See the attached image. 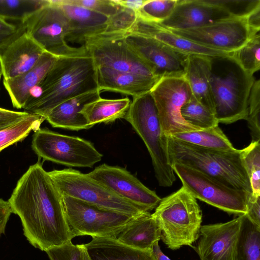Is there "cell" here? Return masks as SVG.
<instances>
[{
    "label": "cell",
    "mask_w": 260,
    "mask_h": 260,
    "mask_svg": "<svg viewBox=\"0 0 260 260\" xmlns=\"http://www.w3.org/2000/svg\"><path fill=\"white\" fill-rule=\"evenodd\" d=\"M21 221L23 234L35 248L47 249L72 241L61 196L40 161L18 180L8 201Z\"/></svg>",
    "instance_id": "obj_1"
},
{
    "label": "cell",
    "mask_w": 260,
    "mask_h": 260,
    "mask_svg": "<svg viewBox=\"0 0 260 260\" xmlns=\"http://www.w3.org/2000/svg\"><path fill=\"white\" fill-rule=\"evenodd\" d=\"M98 89L96 67L82 45L58 56L55 62L32 90L36 93L23 109L44 118L54 107L77 95Z\"/></svg>",
    "instance_id": "obj_2"
},
{
    "label": "cell",
    "mask_w": 260,
    "mask_h": 260,
    "mask_svg": "<svg viewBox=\"0 0 260 260\" xmlns=\"http://www.w3.org/2000/svg\"><path fill=\"white\" fill-rule=\"evenodd\" d=\"M171 165H182L219 180L232 188L251 194L248 177L243 166L241 149L205 148L167 136Z\"/></svg>",
    "instance_id": "obj_3"
},
{
    "label": "cell",
    "mask_w": 260,
    "mask_h": 260,
    "mask_svg": "<svg viewBox=\"0 0 260 260\" xmlns=\"http://www.w3.org/2000/svg\"><path fill=\"white\" fill-rule=\"evenodd\" d=\"M160 239L172 250L192 246L200 236L202 212L197 199L184 186L161 199L152 214Z\"/></svg>",
    "instance_id": "obj_4"
},
{
    "label": "cell",
    "mask_w": 260,
    "mask_h": 260,
    "mask_svg": "<svg viewBox=\"0 0 260 260\" xmlns=\"http://www.w3.org/2000/svg\"><path fill=\"white\" fill-rule=\"evenodd\" d=\"M124 118L146 145L158 184L162 187L172 186L176 177L169 159L167 136L163 132L151 92L133 97Z\"/></svg>",
    "instance_id": "obj_5"
},
{
    "label": "cell",
    "mask_w": 260,
    "mask_h": 260,
    "mask_svg": "<svg viewBox=\"0 0 260 260\" xmlns=\"http://www.w3.org/2000/svg\"><path fill=\"white\" fill-rule=\"evenodd\" d=\"M224 63L219 72L211 63L210 82L215 116L219 123L230 124L246 119L248 98L255 79L231 55L224 57Z\"/></svg>",
    "instance_id": "obj_6"
},
{
    "label": "cell",
    "mask_w": 260,
    "mask_h": 260,
    "mask_svg": "<svg viewBox=\"0 0 260 260\" xmlns=\"http://www.w3.org/2000/svg\"><path fill=\"white\" fill-rule=\"evenodd\" d=\"M48 174L61 195L131 217L147 212L118 196L87 174L71 168L54 170L48 172Z\"/></svg>",
    "instance_id": "obj_7"
},
{
    "label": "cell",
    "mask_w": 260,
    "mask_h": 260,
    "mask_svg": "<svg viewBox=\"0 0 260 260\" xmlns=\"http://www.w3.org/2000/svg\"><path fill=\"white\" fill-rule=\"evenodd\" d=\"M31 148L44 160L70 167L92 168L103 157L90 141L47 128L34 132Z\"/></svg>",
    "instance_id": "obj_8"
},
{
    "label": "cell",
    "mask_w": 260,
    "mask_h": 260,
    "mask_svg": "<svg viewBox=\"0 0 260 260\" xmlns=\"http://www.w3.org/2000/svg\"><path fill=\"white\" fill-rule=\"evenodd\" d=\"M172 168L182 186L199 199L230 214L240 216L247 212V202L251 194L235 189L196 170L174 163Z\"/></svg>",
    "instance_id": "obj_9"
},
{
    "label": "cell",
    "mask_w": 260,
    "mask_h": 260,
    "mask_svg": "<svg viewBox=\"0 0 260 260\" xmlns=\"http://www.w3.org/2000/svg\"><path fill=\"white\" fill-rule=\"evenodd\" d=\"M127 34L105 32L89 38L83 46L96 67L160 79L127 44Z\"/></svg>",
    "instance_id": "obj_10"
},
{
    "label": "cell",
    "mask_w": 260,
    "mask_h": 260,
    "mask_svg": "<svg viewBox=\"0 0 260 260\" xmlns=\"http://www.w3.org/2000/svg\"><path fill=\"white\" fill-rule=\"evenodd\" d=\"M61 196L66 220L74 237H108L134 217Z\"/></svg>",
    "instance_id": "obj_11"
},
{
    "label": "cell",
    "mask_w": 260,
    "mask_h": 260,
    "mask_svg": "<svg viewBox=\"0 0 260 260\" xmlns=\"http://www.w3.org/2000/svg\"><path fill=\"white\" fill-rule=\"evenodd\" d=\"M25 32L45 51L57 56L69 53L77 47L68 45L69 20L54 0L31 15L23 23Z\"/></svg>",
    "instance_id": "obj_12"
},
{
    "label": "cell",
    "mask_w": 260,
    "mask_h": 260,
    "mask_svg": "<svg viewBox=\"0 0 260 260\" xmlns=\"http://www.w3.org/2000/svg\"><path fill=\"white\" fill-rule=\"evenodd\" d=\"M150 92L163 132L167 136L201 130L186 122L181 114L182 107L192 96L184 76L162 78Z\"/></svg>",
    "instance_id": "obj_13"
},
{
    "label": "cell",
    "mask_w": 260,
    "mask_h": 260,
    "mask_svg": "<svg viewBox=\"0 0 260 260\" xmlns=\"http://www.w3.org/2000/svg\"><path fill=\"white\" fill-rule=\"evenodd\" d=\"M169 29L194 43L229 53L254 36L248 26L246 17H231L193 28Z\"/></svg>",
    "instance_id": "obj_14"
},
{
    "label": "cell",
    "mask_w": 260,
    "mask_h": 260,
    "mask_svg": "<svg viewBox=\"0 0 260 260\" xmlns=\"http://www.w3.org/2000/svg\"><path fill=\"white\" fill-rule=\"evenodd\" d=\"M125 40L131 48L160 79L184 76L188 55L152 38L128 34Z\"/></svg>",
    "instance_id": "obj_15"
},
{
    "label": "cell",
    "mask_w": 260,
    "mask_h": 260,
    "mask_svg": "<svg viewBox=\"0 0 260 260\" xmlns=\"http://www.w3.org/2000/svg\"><path fill=\"white\" fill-rule=\"evenodd\" d=\"M123 199L146 211L155 208L161 199L125 168L103 164L87 173Z\"/></svg>",
    "instance_id": "obj_16"
},
{
    "label": "cell",
    "mask_w": 260,
    "mask_h": 260,
    "mask_svg": "<svg viewBox=\"0 0 260 260\" xmlns=\"http://www.w3.org/2000/svg\"><path fill=\"white\" fill-rule=\"evenodd\" d=\"M241 216L220 223L201 225L196 249L200 260H235Z\"/></svg>",
    "instance_id": "obj_17"
},
{
    "label": "cell",
    "mask_w": 260,
    "mask_h": 260,
    "mask_svg": "<svg viewBox=\"0 0 260 260\" xmlns=\"http://www.w3.org/2000/svg\"><path fill=\"white\" fill-rule=\"evenodd\" d=\"M233 17L236 16L214 0H177L171 15L159 24L168 29H185Z\"/></svg>",
    "instance_id": "obj_18"
},
{
    "label": "cell",
    "mask_w": 260,
    "mask_h": 260,
    "mask_svg": "<svg viewBox=\"0 0 260 260\" xmlns=\"http://www.w3.org/2000/svg\"><path fill=\"white\" fill-rule=\"evenodd\" d=\"M45 51L25 32L0 49L3 80L13 78L31 69Z\"/></svg>",
    "instance_id": "obj_19"
},
{
    "label": "cell",
    "mask_w": 260,
    "mask_h": 260,
    "mask_svg": "<svg viewBox=\"0 0 260 260\" xmlns=\"http://www.w3.org/2000/svg\"><path fill=\"white\" fill-rule=\"evenodd\" d=\"M128 34H137L152 37L181 53L210 58L230 56L226 53L194 43L175 34L159 23L146 21L137 17Z\"/></svg>",
    "instance_id": "obj_20"
},
{
    "label": "cell",
    "mask_w": 260,
    "mask_h": 260,
    "mask_svg": "<svg viewBox=\"0 0 260 260\" xmlns=\"http://www.w3.org/2000/svg\"><path fill=\"white\" fill-rule=\"evenodd\" d=\"M54 2L60 6L69 20L67 40L82 46L89 38L106 31L108 17L82 7L64 3L62 0Z\"/></svg>",
    "instance_id": "obj_21"
},
{
    "label": "cell",
    "mask_w": 260,
    "mask_h": 260,
    "mask_svg": "<svg viewBox=\"0 0 260 260\" xmlns=\"http://www.w3.org/2000/svg\"><path fill=\"white\" fill-rule=\"evenodd\" d=\"M160 237L161 231L152 214L145 212L134 217L108 238L135 249L152 251Z\"/></svg>",
    "instance_id": "obj_22"
},
{
    "label": "cell",
    "mask_w": 260,
    "mask_h": 260,
    "mask_svg": "<svg viewBox=\"0 0 260 260\" xmlns=\"http://www.w3.org/2000/svg\"><path fill=\"white\" fill-rule=\"evenodd\" d=\"M96 67L98 89L101 92L113 91L135 97L150 91L160 80L102 66Z\"/></svg>",
    "instance_id": "obj_23"
},
{
    "label": "cell",
    "mask_w": 260,
    "mask_h": 260,
    "mask_svg": "<svg viewBox=\"0 0 260 260\" xmlns=\"http://www.w3.org/2000/svg\"><path fill=\"white\" fill-rule=\"evenodd\" d=\"M58 56L45 51L29 70L17 77L3 80L13 107L23 108L35 89L51 68Z\"/></svg>",
    "instance_id": "obj_24"
},
{
    "label": "cell",
    "mask_w": 260,
    "mask_h": 260,
    "mask_svg": "<svg viewBox=\"0 0 260 260\" xmlns=\"http://www.w3.org/2000/svg\"><path fill=\"white\" fill-rule=\"evenodd\" d=\"M98 90L90 91L70 98L54 107L45 116L53 127L72 131L88 129V124L81 113L84 106L101 97Z\"/></svg>",
    "instance_id": "obj_25"
},
{
    "label": "cell",
    "mask_w": 260,
    "mask_h": 260,
    "mask_svg": "<svg viewBox=\"0 0 260 260\" xmlns=\"http://www.w3.org/2000/svg\"><path fill=\"white\" fill-rule=\"evenodd\" d=\"M211 58L200 55H188L184 77L192 96L214 114L210 82Z\"/></svg>",
    "instance_id": "obj_26"
},
{
    "label": "cell",
    "mask_w": 260,
    "mask_h": 260,
    "mask_svg": "<svg viewBox=\"0 0 260 260\" xmlns=\"http://www.w3.org/2000/svg\"><path fill=\"white\" fill-rule=\"evenodd\" d=\"M84 244L92 260H156L152 251L135 249L108 237H92Z\"/></svg>",
    "instance_id": "obj_27"
},
{
    "label": "cell",
    "mask_w": 260,
    "mask_h": 260,
    "mask_svg": "<svg viewBox=\"0 0 260 260\" xmlns=\"http://www.w3.org/2000/svg\"><path fill=\"white\" fill-rule=\"evenodd\" d=\"M131 102L128 98L106 99L100 97L85 104L81 113L92 127L98 123H108L124 118Z\"/></svg>",
    "instance_id": "obj_28"
},
{
    "label": "cell",
    "mask_w": 260,
    "mask_h": 260,
    "mask_svg": "<svg viewBox=\"0 0 260 260\" xmlns=\"http://www.w3.org/2000/svg\"><path fill=\"white\" fill-rule=\"evenodd\" d=\"M240 216L235 260H260V227L252 222L246 214Z\"/></svg>",
    "instance_id": "obj_29"
},
{
    "label": "cell",
    "mask_w": 260,
    "mask_h": 260,
    "mask_svg": "<svg viewBox=\"0 0 260 260\" xmlns=\"http://www.w3.org/2000/svg\"><path fill=\"white\" fill-rule=\"evenodd\" d=\"M170 136L180 141L207 149L229 150L235 148L218 125L177 133Z\"/></svg>",
    "instance_id": "obj_30"
},
{
    "label": "cell",
    "mask_w": 260,
    "mask_h": 260,
    "mask_svg": "<svg viewBox=\"0 0 260 260\" xmlns=\"http://www.w3.org/2000/svg\"><path fill=\"white\" fill-rule=\"evenodd\" d=\"M45 120L43 116L29 113L19 121L0 130V152L7 147L24 140L31 131L38 130Z\"/></svg>",
    "instance_id": "obj_31"
},
{
    "label": "cell",
    "mask_w": 260,
    "mask_h": 260,
    "mask_svg": "<svg viewBox=\"0 0 260 260\" xmlns=\"http://www.w3.org/2000/svg\"><path fill=\"white\" fill-rule=\"evenodd\" d=\"M49 0H0V18L23 23Z\"/></svg>",
    "instance_id": "obj_32"
},
{
    "label": "cell",
    "mask_w": 260,
    "mask_h": 260,
    "mask_svg": "<svg viewBox=\"0 0 260 260\" xmlns=\"http://www.w3.org/2000/svg\"><path fill=\"white\" fill-rule=\"evenodd\" d=\"M181 114L186 122L200 129L218 125L214 113L193 96L183 105Z\"/></svg>",
    "instance_id": "obj_33"
},
{
    "label": "cell",
    "mask_w": 260,
    "mask_h": 260,
    "mask_svg": "<svg viewBox=\"0 0 260 260\" xmlns=\"http://www.w3.org/2000/svg\"><path fill=\"white\" fill-rule=\"evenodd\" d=\"M241 159L249 178L251 196L260 197V141L241 149Z\"/></svg>",
    "instance_id": "obj_34"
},
{
    "label": "cell",
    "mask_w": 260,
    "mask_h": 260,
    "mask_svg": "<svg viewBox=\"0 0 260 260\" xmlns=\"http://www.w3.org/2000/svg\"><path fill=\"white\" fill-rule=\"evenodd\" d=\"M231 56L247 73L253 75L260 69V36H252L239 49L233 52Z\"/></svg>",
    "instance_id": "obj_35"
},
{
    "label": "cell",
    "mask_w": 260,
    "mask_h": 260,
    "mask_svg": "<svg viewBox=\"0 0 260 260\" xmlns=\"http://www.w3.org/2000/svg\"><path fill=\"white\" fill-rule=\"evenodd\" d=\"M177 0H147L137 12L138 17L143 20L160 23L172 13Z\"/></svg>",
    "instance_id": "obj_36"
},
{
    "label": "cell",
    "mask_w": 260,
    "mask_h": 260,
    "mask_svg": "<svg viewBox=\"0 0 260 260\" xmlns=\"http://www.w3.org/2000/svg\"><path fill=\"white\" fill-rule=\"evenodd\" d=\"M260 80H254L248 101L246 119L250 129L252 141H260Z\"/></svg>",
    "instance_id": "obj_37"
},
{
    "label": "cell",
    "mask_w": 260,
    "mask_h": 260,
    "mask_svg": "<svg viewBox=\"0 0 260 260\" xmlns=\"http://www.w3.org/2000/svg\"><path fill=\"white\" fill-rule=\"evenodd\" d=\"M137 13L121 8L113 15L109 17L106 32H125L128 31L137 19Z\"/></svg>",
    "instance_id": "obj_38"
},
{
    "label": "cell",
    "mask_w": 260,
    "mask_h": 260,
    "mask_svg": "<svg viewBox=\"0 0 260 260\" xmlns=\"http://www.w3.org/2000/svg\"><path fill=\"white\" fill-rule=\"evenodd\" d=\"M66 4L82 7L110 17L115 14L121 7L114 0H62Z\"/></svg>",
    "instance_id": "obj_39"
},
{
    "label": "cell",
    "mask_w": 260,
    "mask_h": 260,
    "mask_svg": "<svg viewBox=\"0 0 260 260\" xmlns=\"http://www.w3.org/2000/svg\"><path fill=\"white\" fill-rule=\"evenodd\" d=\"M50 260H83L81 245H74L70 241L45 251Z\"/></svg>",
    "instance_id": "obj_40"
},
{
    "label": "cell",
    "mask_w": 260,
    "mask_h": 260,
    "mask_svg": "<svg viewBox=\"0 0 260 260\" xmlns=\"http://www.w3.org/2000/svg\"><path fill=\"white\" fill-rule=\"evenodd\" d=\"M25 31L23 23L16 25L0 18V49Z\"/></svg>",
    "instance_id": "obj_41"
},
{
    "label": "cell",
    "mask_w": 260,
    "mask_h": 260,
    "mask_svg": "<svg viewBox=\"0 0 260 260\" xmlns=\"http://www.w3.org/2000/svg\"><path fill=\"white\" fill-rule=\"evenodd\" d=\"M246 215L254 224L260 227V197L248 196Z\"/></svg>",
    "instance_id": "obj_42"
},
{
    "label": "cell",
    "mask_w": 260,
    "mask_h": 260,
    "mask_svg": "<svg viewBox=\"0 0 260 260\" xmlns=\"http://www.w3.org/2000/svg\"><path fill=\"white\" fill-rule=\"evenodd\" d=\"M248 26L251 33L255 35L260 29V6L257 7L246 16Z\"/></svg>",
    "instance_id": "obj_43"
},
{
    "label": "cell",
    "mask_w": 260,
    "mask_h": 260,
    "mask_svg": "<svg viewBox=\"0 0 260 260\" xmlns=\"http://www.w3.org/2000/svg\"><path fill=\"white\" fill-rule=\"evenodd\" d=\"M11 213L8 201L0 198V237L5 233L6 224Z\"/></svg>",
    "instance_id": "obj_44"
},
{
    "label": "cell",
    "mask_w": 260,
    "mask_h": 260,
    "mask_svg": "<svg viewBox=\"0 0 260 260\" xmlns=\"http://www.w3.org/2000/svg\"><path fill=\"white\" fill-rule=\"evenodd\" d=\"M29 114L27 112H18L0 108V121H18Z\"/></svg>",
    "instance_id": "obj_45"
},
{
    "label": "cell",
    "mask_w": 260,
    "mask_h": 260,
    "mask_svg": "<svg viewBox=\"0 0 260 260\" xmlns=\"http://www.w3.org/2000/svg\"><path fill=\"white\" fill-rule=\"evenodd\" d=\"M119 6L137 12L147 0H114Z\"/></svg>",
    "instance_id": "obj_46"
},
{
    "label": "cell",
    "mask_w": 260,
    "mask_h": 260,
    "mask_svg": "<svg viewBox=\"0 0 260 260\" xmlns=\"http://www.w3.org/2000/svg\"><path fill=\"white\" fill-rule=\"evenodd\" d=\"M152 252L156 260H171L162 252L158 245V242L154 244L152 247Z\"/></svg>",
    "instance_id": "obj_47"
},
{
    "label": "cell",
    "mask_w": 260,
    "mask_h": 260,
    "mask_svg": "<svg viewBox=\"0 0 260 260\" xmlns=\"http://www.w3.org/2000/svg\"><path fill=\"white\" fill-rule=\"evenodd\" d=\"M81 253L83 260H92L89 256L84 244H81Z\"/></svg>",
    "instance_id": "obj_48"
},
{
    "label": "cell",
    "mask_w": 260,
    "mask_h": 260,
    "mask_svg": "<svg viewBox=\"0 0 260 260\" xmlns=\"http://www.w3.org/2000/svg\"><path fill=\"white\" fill-rule=\"evenodd\" d=\"M16 122L17 121H0V130L8 127Z\"/></svg>",
    "instance_id": "obj_49"
},
{
    "label": "cell",
    "mask_w": 260,
    "mask_h": 260,
    "mask_svg": "<svg viewBox=\"0 0 260 260\" xmlns=\"http://www.w3.org/2000/svg\"><path fill=\"white\" fill-rule=\"evenodd\" d=\"M2 76V70H1V64H0V82H1V79Z\"/></svg>",
    "instance_id": "obj_50"
}]
</instances>
